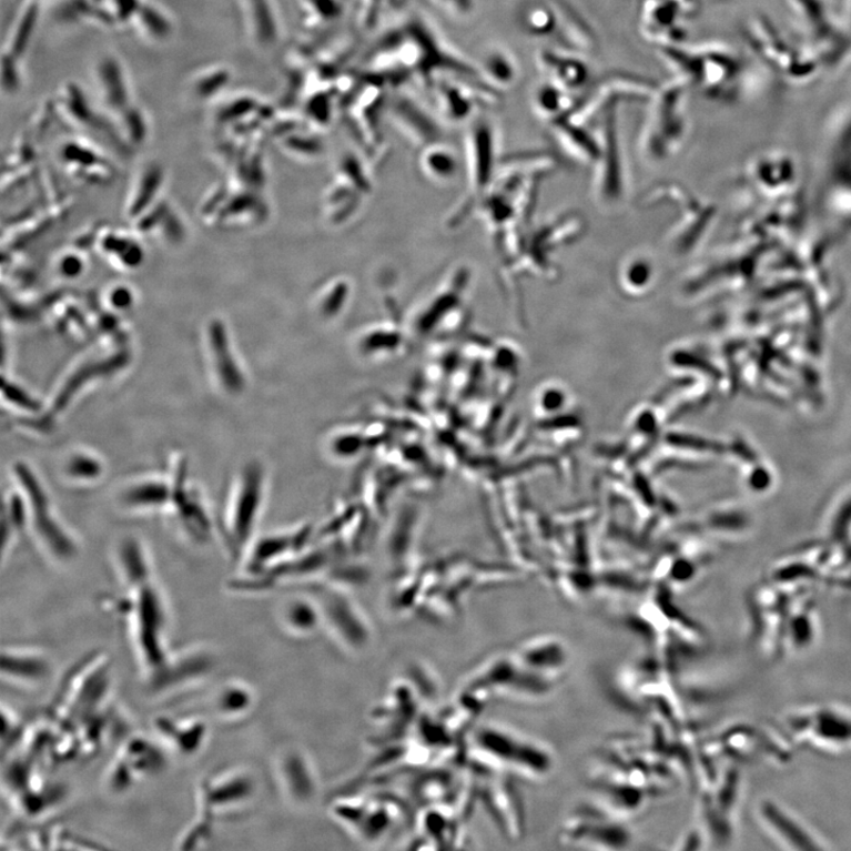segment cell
Returning <instances> with one entry per match:
<instances>
[{
	"label": "cell",
	"instance_id": "1",
	"mask_svg": "<svg viewBox=\"0 0 851 851\" xmlns=\"http://www.w3.org/2000/svg\"><path fill=\"white\" fill-rule=\"evenodd\" d=\"M121 563L131 596L126 611L131 617L132 636L138 656L151 678L164 679L169 667L165 647L168 615L161 595L151 581L150 570L139 546L126 543L121 551Z\"/></svg>",
	"mask_w": 851,
	"mask_h": 851
},
{
	"label": "cell",
	"instance_id": "2",
	"mask_svg": "<svg viewBox=\"0 0 851 851\" xmlns=\"http://www.w3.org/2000/svg\"><path fill=\"white\" fill-rule=\"evenodd\" d=\"M663 53L680 79L709 99L730 103L740 97L747 64L733 49L715 44L687 50L672 45L666 47Z\"/></svg>",
	"mask_w": 851,
	"mask_h": 851
},
{
	"label": "cell",
	"instance_id": "3",
	"mask_svg": "<svg viewBox=\"0 0 851 851\" xmlns=\"http://www.w3.org/2000/svg\"><path fill=\"white\" fill-rule=\"evenodd\" d=\"M744 38L760 61L776 75L806 83L820 74L824 64L807 44H797L768 17L756 14L744 28Z\"/></svg>",
	"mask_w": 851,
	"mask_h": 851
},
{
	"label": "cell",
	"instance_id": "4",
	"mask_svg": "<svg viewBox=\"0 0 851 851\" xmlns=\"http://www.w3.org/2000/svg\"><path fill=\"white\" fill-rule=\"evenodd\" d=\"M803 27L807 45L824 67L841 64L851 53V26L831 0H789Z\"/></svg>",
	"mask_w": 851,
	"mask_h": 851
},
{
	"label": "cell",
	"instance_id": "5",
	"mask_svg": "<svg viewBox=\"0 0 851 851\" xmlns=\"http://www.w3.org/2000/svg\"><path fill=\"white\" fill-rule=\"evenodd\" d=\"M480 738L492 758L523 780H545L555 768L551 750L540 741L502 729L486 730Z\"/></svg>",
	"mask_w": 851,
	"mask_h": 851
},
{
	"label": "cell",
	"instance_id": "6",
	"mask_svg": "<svg viewBox=\"0 0 851 851\" xmlns=\"http://www.w3.org/2000/svg\"><path fill=\"white\" fill-rule=\"evenodd\" d=\"M625 823L590 806L574 812L566 820L559 830L558 840L568 848L622 850L632 840Z\"/></svg>",
	"mask_w": 851,
	"mask_h": 851
},
{
	"label": "cell",
	"instance_id": "7",
	"mask_svg": "<svg viewBox=\"0 0 851 851\" xmlns=\"http://www.w3.org/2000/svg\"><path fill=\"white\" fill-rule=\"evenodd\" d=\"M517 663L556 688L569 672L570 651L568 645L551 634H541L521 641L510 651Z\"/></svg>",
	"mask_w": 851,
	"mask_h": 851
},
{
	"label": "cell",
	"instance_id": "8",
	"mask_svg": "<svg viewBox=\"0 0 851 851\" xmlns=\"http://www.w3.org/2000/svg\"><path fill=\"white\" fill-rule=\"evenodd\" d=\"M16 477L26 495L29 517L31 518L34 531L38 533L43 545L52 555L60 558L70 557L75 551L74 543L60 527L57 518L53 517L49 499L40 482L36 479L32 470L24 465L16 467Z\"/></svg>",
	"mask_w": 851,
	"mask_h": 851
},
{
	"label": "cell",
	"instance_id": "9",
	"mask_svg": "<svg viewBox=\"0 0 851 851\" xmlns=\"http://www.w3.org/2000/svg\"><path fill=\"white\" fill-rule=\"evenodd\" d=\"M387 113L396 130L408 141L426 148L440 141V126L426 107L406 93H398L388 101Z\"/></svg>",
	"mask_w": 851,
	"mask_h": 851
},
{
	"label": "cell",
	"instance_id": "10",
	"mask_svg": "<svg viewBox=\"0 0 851 851\" xmlns=\"http://www.w3.org/2000/svg\"><path fill=\"white\" fill-rule=\"evenodd\" d=\"M261 492V470L257 467L249 468L241 479V486L239 493L235 494L229 517L227 533L232 545H243L251 533L260 508Z\"/></svg>",
	"mask_w": 851,
	"mask_h": 851
},
{
	"label": "cell",
	"instance_id": "11",
	"mask_svg": "<svg viewBox=\"0 0 851 851\" xmlns=\"http://www.w3.org/2000/svg\"><path fill=\"white\" fill-rule=\"evenodd\" d=\"M249 38L257 47L267 49L282 38V23L275 0H240Z\"/></svg>",
	"mask_w": 851,
	"mask_h": 851
},
{
	"label": "cell",
	"instance_id": "12",
	"mask_svg": "<svg viewBox=\"0 0 851 851\" xmlns=\"http://www.w3.org/2000/svg\"><path fill=\"white\" fill-rule=\"evenodd\" d=\"M685 16L673 0H647L642 9V27L649 38L668 40L673 45L685 38Z\"/></svg>",
	"mask_w": 851,
	"mask_h": 851
},
{
	"label": "cell",
	"instance_id": "13",
	"mask_svg": "<svg viewBox=\"0 0 851 851\" xmlns=\"http://www.w3.org/2000/svg\"><path fill=\"white\" fill-rule=\"evenodd\" d=\"M97 84L102 102L111 110L123 112L132 104L129 81L115 57H103L97 65Z\"/></svg>",
	"mask_w": 851,
	"mask_h": 851
},
{
	"label": "cell",
	"instance_id": "14",
	"mask_svg": "<svg viewBox=\"0 0 851 851\" xmlns=\"http://www.w3.org/2000/svg\"><path fill=\"white\" fill-rule=\"evenodd\" d=\"M541 68L554 83L566 90H578L589 81L590 70L585 61L564 53L546 51L540 55Z\"/></svg>",
	"mask_w": 851,
	"mask_h": 851
},
{
	"label": "cell",
	"instance_id": "15",
	"mask_svg": "<svg viewBox=\"0 0 851 851\" xmlns=\"http://www.w3.org/2000/svg\"><path fill=\"white\" fill-rule=\"evenodd\" d=\"M421 168L428 179L445 184L455 178L458 162L455 153L446 144L437 141L424 148Z\"/></svg>",
	"mask_w": 851,
	"mask_h": 851
},
{
	"label": "cell",
	"instance_id": "16",
	"mask_svg": "<svg viewBox=\"0 0 851 851\" xmlns=\"http://www.w3.org/2000/svg\"><path fill=\"white\" fill-rule=\"evenodd\" d=\"M303 24L312 31L327 29L341 20L346 0H301Z\"/></svg>",
	"mask_w": 851,
	"mask_h": 851
},
{
	"label": "cell",
	"instance_id": "17",
	"mask_svg": "<svg viewBox=\"0 0 851 851\" xmlns=\"http://www.w3.org/2000/svg\"><path fill=\"white\" fill-rule=\"evenodd\" d=\"M133 22L146 38L153 41H164L172 32V24L165 12L144 0H141Z\"/></svg>",
	"mask_w": 851,
	"mask_h": 851
},
{
	"label": "cell",
	"instance_id": "18",
	"mask_svg": "<svg viewBox=\"0 0 851 851\" xmlns=\"http://www.w3.org/2000/svg\"><path fill=\"white\" fill-rule=\"evenodd\" d=\"M516 75V64L509 52L498 48L487 52L483 62V80L486 79V83L487 80L492 81L494 88L508 85L514 82Z\"/></svg>",
	"mask_w": 851,
	"mask_h": 851
},
{
	"label": "cell",
	"instance_id": "19",
	"mask_svg": "<svg viewBox=\"0 0 851 851\" xmlns=\"http://www.w3.org/2000/svg\"><path fill=\"white\" fill-rule=\"evenodd\" d=\"M9 654V676L11 678L30 682L38 681L48 673L45 660L34 651L11 649Z\"/></svg>",
	"mask_w": 851,
	"mask_h": 851
},
{
	"label": "cell",
	"instance_id": "20",
	"mask_svg": "<svg viewBox=\"0 0 851 851\" xmlns=\"http://www.w3.org/2000/svg\"><path fill=\"white\" fill-rule=\"evenodd\" d=\"M231 72L225 67H212L197 74L192 81V94L197 101H209L227 87Z\"/></svg>",
	"mask_w": 851,
	"mask_h": 851
},
{
	"label": "cell",
	"instance_id": "21",
	"mask_svg": "<svg viewBox=\"0 0 851 851\" xmlns=\"http://www.w3.org/2000/svg\"><path fill=\"white\" fill-rule=\"evenodd\" d=\"M566 89L555 83L540 84L535 93L534 102L539 114L558 119L568 110L569 98Z\"/></svg>",
	"mask_w": 851,
	"mask_h": 851
},
{
	"label": "cell",
	"instance_id": "22",
	"mask_svg": "<svg viewBox=\"0 0 851 851\" xmlns=\"http://www.w3.org/2000/svg\"><path fill=\"white\" fill-rule=\"evenodd\" d=\"M38 0H30L24 7L20 18H18V22L11 33L8 52L13 58L18 59V57H21L27 49V44L30 41L34 28L36 18H38Z\"/></svg>",
	"mask_w": 851,
	"mask_h": 851
},
{
	"label": "cell",
	"instance_id": "23",
	"mask_svg": "<svg viewBox=\"0 0 851 851\" xmlns=\"http://www.w3.org/2000/svg\"><path fill=\"white\" fill-rule=\"evenodd\" d=\"M525 27L534 34H550L559 27L558 14L547 7L531 8L525 14Z\"/></svg>",
	"mask_w": 851,
	"mask_h": 851
},
{
	"label": "cell",
	"instance_id": "24",
	"mask_svg": "<svg viewBox=\"0 0 851 851\" xmlns=\"http://www.w3.org/2000/svg\"><path fill=\"white\" fill-rule=\"evenodd\" d=\"M101 473V466L98 460L89 456H78L69 463V474L75 478L90 479L97 478Z\"/></svg>",
	"mask_w": 851,
	"mask_h": 851
},
{
	"label": "cell",
	"instance_id": "25",
	"mask_svg": "<svg viewBox=\"0 0 851 851\" xmlns=\"http://www.w3.org/2000/svg\"><path fill=\"white\" fill-rule=\"evenodd\" d=\"M285 146L288 151H294L296 154H305L306 156H316L322 151V144L314 136L296 135L288 136ZM293 152V153H294Z\"/></svg>",
	"mask_w": 851,
	"mask_h": 851
},
{
	"label": "cell",
	"instance_id": "26",
	"mask_svg": "<svg viewBox=\"0 0 851 851\" xmlns=\"http://www.w3.org/2000/svg\"><path fill=\"white\" fill-rule=\"evenodd\" d=\"M16 58L10 53H4L3 58V85L9 92H13L18 88V77L14 67Z\"/></svg>",
	"mask_w": 851,
	"mask_h": 851
},
{
	"label": "cell",
	"instance_id": "27",
	"mask_svg": "<svg viewBox=\"0 0 851 851\" xmlns=\"http://www.w3.org/2000/svg\"><path fill=\"white\" fill-rule=\"evenodd\" d=\"M434 2L456 16H465L474 8V0H434Z\"/></svg>",
	"mask_w": 851,
	"mask_h": 851
}]
</instances>
